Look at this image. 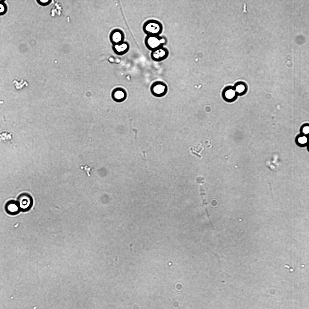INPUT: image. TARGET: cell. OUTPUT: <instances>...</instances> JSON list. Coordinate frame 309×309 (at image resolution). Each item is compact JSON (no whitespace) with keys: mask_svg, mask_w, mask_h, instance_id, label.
Masks as SVG:
<instances>
[{"mask_svg":"<svg viewBox=\"0 0 309 309\" xmlns=\"http://www.w3.org/2000/svg\"><path fill=\"white\" fill-rule=\"evenodd\" d=\"M144 33L148 35H160L162 33L163 27L161 23L155 20H149L144 24L142 27Z\"/></svg>","mask_w":309,"mask_h":309,"instance_id":"1","label":"cell"},{"mask_svg":"<svg viewBox=\"0 0 309 309\" xmlns=\"http://www.w3.org/2000/svg\"><path fill=\"white\" fill-rule=\"evenodd\" d=\"M167 42V39L160 35L147 36L145 40L146 47L151 51L163 47Z\"/></svg>","mask_w":309,"mask_h":309,"instance_id":"2","label":"cell"},{"mask_svg":"<svg viewBox=\"0 0 309 309\" xmlns=\"http://www.w3.org/2000/svg\"><path fill=\"white\" fill-rule=\"evenodd\" d=\"M18 202L21 211L25 212L29 211L33 204V200L31 196L29 193H24L20 194L17 198Z\"/></svg>","mask_w":309,"mask_h":309,"instance_id":"3","label":"cell"},{"mask_svg":"<svg viewBox=\"0 0 309 309\" xmlns=\"http://www.w3.org/2000/svg\"><path fill=\"white\" fill-rule=\"evenodd\" d=\"M152 94L157 97H161L164 96L167 91V85L164 82L157 81L154 82L150 87Z\"/></svg>","mask_w":309,"mask_h":309,"instance_id":"4","label":"cell"},{"mask_svg":"<svg viewBox=\"0 0 309 309\" xmlns=\"http://www.w3.org/2000/svg\"><path fill=\"white\" fill-rule=\"evenodd\" d=\"M169 54L168 49L163 46L151 51V57L153 61L158 62L166 59Z\"/></svg>","mask_w":309,"mask_h":309,"instance_id":"5","label":"cell"},{"mask_svg":"<svg viewBox=\"0 0 309 309\" xmlns=\"http://www.w3.org/2000/svg\"><path fill=\"white\" fill-rule=\"evenodd\" d=\"M5 209L6 212L11 215H16L21 211L18 202L13 200L7 202L5 205Z\"/></svg>","mask_w":309,"mask_h":309,"instance_id":"6","label":"cell"},{"mask_svg":"<svg viewBox=\"0 0 309 309\" xmlns=\"http://www.w3.org/2000/svg\"><path fill=\"white\" fill-rule=\"evenodd\" d=\"M112 95L113 100L117 102H121L124 101L127 97L126 91L120 88L115 89L112 92Z\"/></svg>","mask_w":309,"mask_h":309,"instance_id":"7","label":"cell"},{"mask_svg":"<svg viewBox=\"0 0 309 309\" xmlns=\"http://www.w3.org/2000/svg\"><path fill=\"white\" fill-rule=\"evenodd\" d=\"M115 48L118 54L123 55L126 53L128 51L129 46L127 42L123 41L116 45Z\"/></svg>","mask_w":309,"mask_h":309,"instance_id":"8","label":"cell"},{"mask_svg":"<svg viewBox=\"0 0 309 309\" xmlns=\"http://www.w3.org/2000/svg\"><path fill=\"white\" fill-rule=\"evenodd\" d=\"M224 97L227 100H234L236 95V92L234 89L228 88H226L224 91Z\"/></svg>","mask_w":309,"mask_h":309,"instance_id":"9","label":"cell"},{"mask_svg":"<svg viewBox=\"0 0 309 309\" xmlns=\"http://www.w3.org/2000/svg\"><path fill=\"white\" fill-rule=\"evenodd\" d=\"M13 135L11 132L4 131L0 133V142L10 143L12 139Z\"/></svg>","mask_w":309,"mask_h":309,"instance_id":"10","label":"cell"},{"mask_svg":"<svg viewBox=\"0 0 309 309\" xmlns=\"http://www.w3.org/2000/svg\"><path fill=\"white\" fill-rule=\"evenodd\" d=\"M112 39L113 41L115 43L117 44L121 43L123 41V33L120 30H117L113 33Z\"/></svg>","mask_w":309,"mask_h":309,"instance_id":"11","label":"cell"},{"mask_svg":"<svg viewBox=\"0 0 309 309\" xmlns=\"http://www.w3.org/2000/svg\"><path fill=\"white\" fill-rule=\"evenodd\" d=\"M200 195L201 197V198L202 200V204L203 205L205 206V210L207 214L208 217L209 218V215L208 211L207 209V206L208 204V203L206 200L205 198V191L202 187H201L200 190Z\"/></svg>","mask_w":309,"mask_h":309,"instance_id":"12","label":"cell"},{"mask_svg":"<svg viewBox=\"0 0 309 309\" xmlns=\"http://www.w3.org/2000/svg\"><path fill=\"white\" fill-rule=\"evenodd\" d=\"M14 83L15 88L18 89H21L25 85H26V84H27V82L26 80L23 79H22L20 81L18 80L17 79L14 80Z\"/></svg>","mask_w":309,"mask_h":309,"instance_id":"13","label":"cell"},{"mask_svg":"<svg viewBox=\"0 0 309 309\" xmlns=\"http://www.w3.org/2000/svg\"><path fill=\"white\" fill-rule=\"evenodd\" d=\"M235 88L236 92L238 93H241L244 90L245 87L242 84H238L236 85Z\"/></svg>","mask_w":309,"mask_h":309,"instance_id":"14","label":"cell"},{"mask_svg":"<svg viewBox=\"0 0 309 309\" xmlns=\"http://www.w3.org/2000/svg\"><path fill=\"white\" fill-rule=\"evenodd\" d=\"M298 141L301 144H305L307 142V139L305 136L301 137L299 138Z\"/></svg>","mask_w":309,"mask_h":309,"instance_id":"15","label":"cell"},{"mask_svg":"<svg viewBox=\"0 0 309 309\" xmlns=\"http://www.w3.org/2000/svg\"><path fill=\"white\" fill-rule=\"evenodd\" d=\"M303 132L305 134H308L309 132V128L308 126H306L304 127L303 129Z\"/></svg>","mask_w":309,"mask_h":309,"instance_id":"16","label":"cell"},{"mask_svg":"<svg viewBox=\"0 0 309 309\" xmlns=\"http://www.w3.org/2000/svg\"><path fill=\"white\" fill-rule=\"evenodd\" d=\"M3 5L0 3V12H2L4 9Z\"/></svg>","mask_w":309,"mask_h":309,"instance_id":"17","label":"cell"}]
</instances>
